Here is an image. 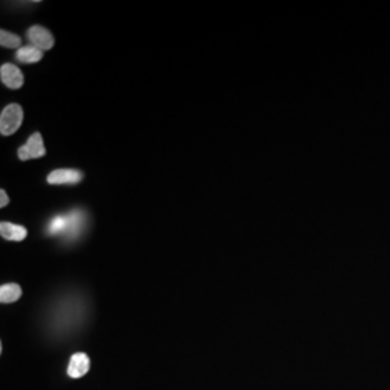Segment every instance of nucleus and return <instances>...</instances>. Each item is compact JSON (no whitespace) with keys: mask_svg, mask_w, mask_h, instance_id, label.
Masks as SVG:
<instances>
[{"mask_svg":"<svg viewBox=\"0 0 390 390\" xmlns=\"http://www.w3.org/2000/svg\"><path fill=\"white\" fill-rule=\"evenodd\" d=\"M82 172L77 170H55L48 175V182L51 185H75L81 182Z\"/></svg>","mask_w":390,"mask_h":390,"instance_id":"obj_5","label":"nucleus"},{"mask_svg":"<svg viewBox=\"0 0 390 390\" xmlns=\"http://www.w3.org/2000/svg\"><path fill=\"white\" fill-rule=\"evenodd\" d=\"M22 44L20 38L12 32H8L5 30L0 31V45L5 48H19ZM22 48V46H20Z\"/></svg>","mask_w":390,"mask_h":390,"instance_id":"obj_12","label":"nucleus"},{"mask_svg":"<svg viewBox=\"0 0 390 390\" xmlns=\"http://www.w3.org/2000/svg\"><path fill=\"white\" fill-rule=\"evenodd\" d=\"M16 60L22 64H35V63H39L44 57V51L38 49L37 46L34 45H26V46H22L18 49L16 52Z\"/></svg>","mask_w":390,"mask_h":390,"instance_id":"obj_9","label":"nucleus"},{"mask_svg":"<svg viewBox=\"0 0 390 390\" xmlns=\"http://www.w3.org/2000/svg\"><path fill=\"white\" fill-rule=\"evenodd\" d=\"M90 370V358L86 353H75L73 354L70 365H68V376L73 379H80L87 375Z\"/></svg>","mask_w":390,"mask_h":390,"instance_id":"obj_7","label":"nucleus"},{"mask_svg":"<svg viewBox=\"0 0 390 390\" xmlns=\"http://www.w3.org/2000/svg\"><path fill=\"white\" fill-rule=\"evenodd\" d=\"M26 37H27V39H30L31 45L37 46L41 51H49V49H52V46L55 44L52 34L46 30V27L39 26V25L30 27V31L26 32Z\"/></svg>","mask_w":390,"mask_h":390,"instance_id":"obj_4","label":"nucleus"},{"mask_svg":"<svg viewBox=\"0 0 390 390\" xmlns=\"http://www.w3.org/2000/svg\"><path fill=\"white\" fill-rule=\"evenodd\" d=\"M23 110L19 104H9L4 108L2 116H0V133L4 136L13 134L22 125Z\"/></svg>","mask_w":390,"mask_h":390,"instance_id":"obj_2","label":"nucleus"},{"mask_svg":"<svg viewBox=\"0 0 390 390\" xmlns=\"http://www.w3.org/2000/svg\"><path fill=\"white\" fill-rule=\"evenodd\" d=\"M89 215L84 210L75 208L70 213H65V230L63 239L65 241H75L87 230Z\"/></svg>","mask_w":390,"mask_h":390,"instance_id":"obj_1","label":"nucleus"},{"mask_svg":"<svg viewBox=\"0 0 390 390\" xmlns=\"http://www.w3.org/2000/svg\"><path fill=\"white\" fill-rule=\"evenodd\" d=\"M0 78H2L4 84L12 90H18L23 86V74L13 64L2 65V68H0Z\"/></svg>","mask_w":390,"mask_h":390,"instance_id":"obj_6","label":"nucleus"},{"mask_svg":"<svg viewBox=\"0 0 390 390\" xmlns=\"http://www.w3.org/2000/svg\"><path fill=\"white\" fill-rule=\"evenodd\" d=\"M0 234L5 240L9 241H22L26 239L27 232L23 226L19 225H13V222H8V221H2L0 222Z\"/></svg>","mask_w":390,"mask_h":390,"instance_id":"obj_8","label":"nucleus"},{"mask_svg":"<svg viewBox=\"0 0 390 390\" xmlns=\"http://www.w3.org/2000/svg\"><path fill=\"white\" fill-rule=\"evenodd\" d=\"M65 230V214H57L51 218L46 226V234L63 237Z\"/></svg>","mask_w":390,"mask_h":390,"instance_id":"obj_11","label":"nucleus"},{"mask_svg":"<svg viewBox=\"0 0 390 390\" xmlns=\"http://www.w3.org/2000/svg\"><path fill=\"white\" fill-rule=\"evenodd\" d=\"M22 295V289L18 284H6L0 287V301L2 303L16 302Z\"/></svg>","mask_w":390,"mask_h":390,"instance_id":"obj_10","label":"nucleus"},{"mask_svg":"<svg viewBox=\"0 0 390 390\" xmlns=\"http://www.w3.org/2000/svg\"><path fill=\"white\" fill-rule=\"evenodd\" d=\"M45 146H44V139L41 133H34L27 142L19 148L18 156L20 161H30V159H39L45 156Z\"/></svg>","mask_w":390,"mask_h":390,"instance_id":"obj_3","label":"nucleus"},{"mask_svg":"<svg viewBox=\"0 0 390 390\" xmlns=\"http://www.w3.org/2000/svg\"><path fill=\"white\" fill-rule=\"evenodd\" d=\"M9 204V197L6 195L5 189H0V207L5 208Z\"/></svg>","mask_w":390,"mask_h":390,"instance_id":"obj_13","label":"nucleus"}]
</instances>
